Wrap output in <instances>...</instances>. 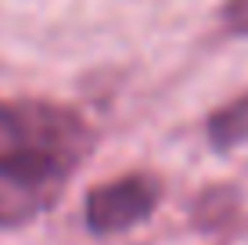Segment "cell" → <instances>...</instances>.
Wrapping results in <instances>:
<instances>
[{
	"instance_id": "6da1fadb",
	"label": "cell",
	"mask_w": 248,
	"mask_h": 245,
	"mask_svg": "<svg viewBox=\"0 0 248 245\" xmlns=\"http://www.w3.org/2000/svg\"><path fill=\"white\" fill-rule=\"evenodd\" d=\"M90 130L68 108L44 101H0V155H58L79 163Z\"/></svg>"
},
{
	"instance_id": "7a4b0ae2",
	"label": "cell",
	"mask_w": 248,
	"mask_h": 245,
	"mask_svg": "<svg viewBox=\"0 0 248 245\" xmlns=\"http://www.w3.org/2000/svg\"><path fill=\"white\" fill-rule=\"evenodd\" d=\"M76 163L58 155H0V227H18L50 209Z\"/></svg>"
},
{
	"instance_id": "3957f363",
	"label": "cell",
	"mask_w": 248,
	"mask_h": 245,
	"mask_svg": "<svg viewBox=\"0 0 248 245\" xmlns=\"http://www.w3.org/2000/svg\"><path fill=\"white\" fill-rule=\"evenodd\" d=\"M158 180L148 173H130L119 177V180H108L101 188H93L87 195V227L93 234H115L126 231V227L140 224L144 216H151V209L158 206Z\"/></svg>"
},
{
	"instance_id": "277c9868",
	"label": "cell",
	"mask_w": 248,
	"mask_h": 245,
	"mask_svg": "<svg viewBox=\"0 0 248 245\" xmlns=\"http://www.w3.org/2000/svg\"><path fill=\"white\" fill-rule=\"evenodd\" d=\"M209 137L216 148H234L248 141V94L234 105H227L223 112H216L209 119Z\"/></svg>"
},
{
	"instance_id": "5b68a950",
	"label": "cell",
	"mask_w": 248,
	"mask_h": 245,
	"mask_svg": "<svg viewBox=\"0 0 248 245\" xmlns=\"http://www.w3.org/2000/svg\"><path fill=\"white\" fill-rule=\"evenodd\" d=\"M223 18H227V25L234 33H245L248 36V0H227Z\"/></svg>"
}]
</instances>
